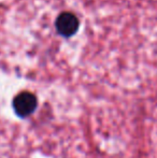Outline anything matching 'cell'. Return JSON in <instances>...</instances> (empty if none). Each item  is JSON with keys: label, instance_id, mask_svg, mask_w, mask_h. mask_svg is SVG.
Returning <instances> with one entry per match:
<instances>
[{"label": "cell", "instance_id": "cell-1", "mask_svg": "<svg viewBox=\"0 0 157 158\" xmlns=\"http://www.w3.org/2000/svg\"><path fill=\"white\" fill-rule=\"evenodd\" d=\"M12 106L15 114L21 118H25L35 112L38 106V100L32 93L23 92L15 96Z\"/></svg>", "mask_w": 157, "mask_h": 158}, {"label": "cell", "instance_id": "cell-2", "mask_svg": "<svg viewBox=\"0 0 157 158\" xmlns=\"http://www.w3.org/2000/svg\"><path fill=\"white\" fill-rule=\"evenodd\" d=\"M56 26L57 31L64 37H71L79 29V19H76V15L72 13L65 12L61 13L56 19Z\"/></svg>", "mask_w": 157, "mask_h": 158}]
</instances>
